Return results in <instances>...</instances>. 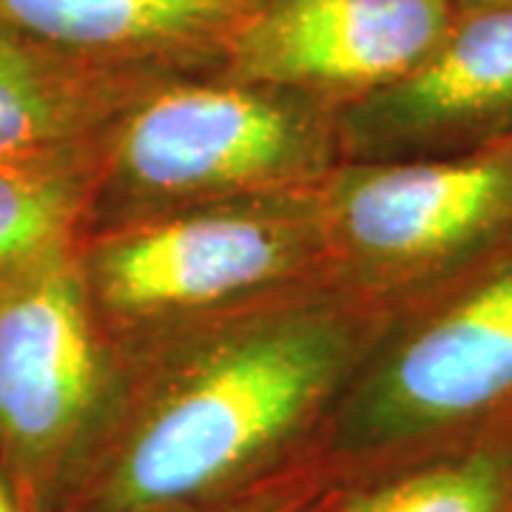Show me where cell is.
Returning <instances> with one entry per match:
<instances>
[{
  "label": "cell",
  "instance_id": "6da1fadb",
  "mask_svg": "<svg viewBox=\"0 0 512 512\" xmlns=\"http://www.w3.org/2000/svg\"><path fill=\"white\" fill-rule=\"evenodd\" d=\"M387 313L328 276L117 342L109 407L46 512H245L330 478V421Z\"/></svg>",
  "mask_w": 512,
  "mask_h": 512
},
{
  "label": "cell",
  "instance_id": "7a4b0ae2",
  "mask_svg": "<svg viewBox=\"0 0 512 512\" xmlns=\"http://www.w3.org/2000/svg\"><path fill=\"white\" fill-rule=\"evenodd\" d=\"M512 433V234L387 313L330 421L350 478Z\"/></svg>",
  "mask_w": 512,
  "mask_h": 512
},
{
  "label": "cell",
  "instance_id": "3957f363",
  "mask_svg": "<svg viewBox=\"0 0 512 512\" xmlns=\"http://www.w3.org/2000/svg\"><path fill=\"white\" fill-rule=\"evenodd\" d=\"M342 163L339 111L305 94L174 74L111 128L89 231L211 202L313 191Z\"/></svg>",
  "mask_w": 512,
  "mask_h": 512
},
{
  "label": "cell",
  "instance_id": "277c9868",
  "mask_svg": "<svg viewBox=\"0 0 512 512\" xmlns=\"http://www.w3.org/2000/svg\"><path fill=\"white\" fill-rule=\"evenodd\" d=\"M319 188L174 208L89 231L77 262L114 342L330 276Z\"/></svg>",
  "mask_w": 512,
  "mask_h": 512
},
{
  "label": "cell",
  "instance_id": "5b68a950",
  "mask_svg": "<svg viewBox=\"0 0 512 512\" xmlns=\"http://www.w3.org/2000/svg\"><path fill=\"white\" fill-rule=\"evenodd\" d=\"M330 276L393 311L512 234V151L339 163L319 185Z\"/></svg>",
  "mask_w": 512,
  "mask_h": 512
},
{
  "label": "cell",
  "instance_id": "8992f818",
  "mask_svg": "<svg viewBox=\"0 0 512 512\" xmlns=\"http://www.w3.org/2000/svg\"><path fill=\"white\" fill-rule=\"evenodd\" d=\"M117 365L77 251L0 276V473L23 512L52 507L109 407Z\"/></svg>",
  "mask_w": 512,
  "mask_h": 512
},
{
  "label": "cell",
  "instance_id": "52a82bcc",
  "mask_svg": "<svg viewBox=\"0 0 512 512\" xmlns=\"http://www.w3.org/2000/svg\"><path fill=\"white\" fill-rule=\"evenodd\" d=\"M453 18L447 0H268L214 74L339 111L413 72Z\"/></svg>",
  "mask_w": 512,
  "mask_h": 512
},
{
  "label": "cell",
  "instance_id": "ba28073f",
  "mask_svg": "<svg viewBox=\"0 0 512 512\" xmlns=\"http://www.w3.org/2000/svg\"><path fill=\"white\" fill-rule=\"evenodd\" d=\"M512 137V9L456 12L402 80L339 109L342 163L444 160Z\"/></svg>",
  "mask_w": 512,
  "mask_h": 512
},
{
  "label": "cell",
  "instance_id": "9c48e42d",
  "mask_svg": "<svg viewBox=\"0 0 512 512\" xmlns=\"http://www.w3.org/2000/svg\"><path fill=\"white\" fill-rule=\"evenodd\" d=\"M174 72L69 55L0 29V160L89 165L111 128Z\"/></svg>",
  "mask_w": 512,
  "mask_h": 512
},
{
  "label": "cell",
  "instance_id": "30bf717a",
  "mask_svg": "<svg viewBox=\"0 0 512 512\" xmlns=\"http://www.w3.org/2000/svg\"><path fill=\"white\" fill-rule=\"evenodd\" d=\"M268 0H0V29L69 55L174 74L217 72Z\"/></svg>",
  "mask_w": 512,
  "mask_h": 512
},
{
  "label": "cell",
  "instance_id": "8fae6325",
  "mask_svg": "<svg viewBox=\"0 0 512 512\" xmlns=\"http://www.w3.org/2000/svg\"><path fill=\"white\" fill-rule=\"evenodd\" d=\"M316 512H512V433L330 478Z\"/></svg>",
  "mask_w": 512,
  "mask_h": 512
},
{
  "label": "cell",
  "instance_id": "7c38bea8",
  "mask_svg": "<svg viewBox=\"0 0 512 512\" xmlns=\"http://www.w3.org/2000/svg\"><path fill=\"white\" fill-rule=\"evenodd\" d=\"M94 168L0 160V276L77 251L92 217Z\"/></svg>",
  "mask_w": 512,
  "mask_h": 512
},
{
  "label": "cell",
  "instance_id": "4fadbf2b",
  "mask_svg": "<svg viewBox=\"0 0 512 512\" xmlns=\"http://www.w3.org/2000/svg\"><path fill=\"white\" fill-rule=\"evenodd\" d=\"M328 481L330 478H319V481H311V484H302V487H296L291 493L276 495L271 501H265V504L251 507V510L245 512H316V504H319V498L325 493Z\"/></svg>",
  "mask_w": 512,
  "mask_h": 512
},
{
  "label": "cell",
  "instance_id": "5bb4252c",
  "mask_svg": "<svg viewBox=\"0 0 512 512\" xmlns=\"http://www.w3.org/2000/svg\"><path fill=\"white\" fill-rule=\"evenodd\" d=\"M456 12H478V9H512V0H447Z\"/></svg>",
  "mask_w": 512,
  "mask_h": 512
},
{
  "label": "cell",
  "instance_id": "9a60e30c",
  "mask_svg": "<svg viewBox=\"0 0 512 512\" xmlns=\"http://www.w3.org/2000/svg\"><path fill=\"white\" fill-rule=\"evenodd\" d=\"M0 512H23L18 495L9 487V481H6L3 473H0Z\"/></svg>",
  "mask_w": 512,
  "mask_h": 512
},
{
  "label": "cell",
  "instance_id": "2e32d148",
  "mask_svg": "<svg viewBox=\"0 0 512 512\" xmlns=\"http://www.w3.org/2000/svg\"><path fill=\"white\" fill-rule=\"evenodd\" d=\"M495 148H504V151H512V137H510V140H504L501 146H495Z\"/></svg>",
  "mask_w": 512,
  "mask_h": 512
}]
</instances>
